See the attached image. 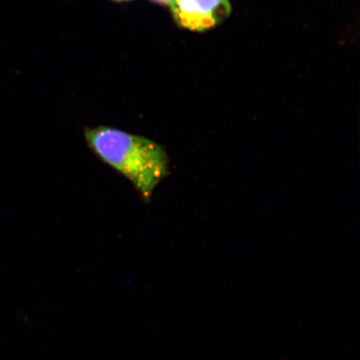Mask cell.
Segmentation results:
<instances>
[{
  "label": "cell",
  "instance_id": "3",
  "mask_svg": "<svg viewBox=\"0 0 360 360\" xmlns=\"http://www.w3.org/2000/svg\"><path fill=\"white\" fill-rule=\"evenodd\" d=\"M150 1L157 4H160V6H169L174 0H150Z\"/></svg>",
  "mask_w": 360,
  "mask_h": 360
},
{
  "label": "cell",
  "instance_id": "2",
  "mask_svg": "<svg viewBox=\"0 0 360 360\" xmlns=\"http://www.w3.org/2000/svg\"><path fill=\"white\" fill-rule=\"evenodd\" d=\"M171 15L179 28L205 32L231 15L229 0H174L169 4Z\"/></svg>",
  "mask_w": 360,
  "mask_h": 360
},
{
  "label": "cell",
  "instance_id": "4",
  "mask_svg": "<svg viewBox=\"0 0 360 360\" xmlns=\"http://www.w3.org/2000/svg\"><path fill=\"white\" fill-rule=\"evenodd\" d=\"M112 1H116V2H125V1H129V0H112Z\"/></svg>",
  "mask_w": 360,
  "mask_h": 360
},
{
  "label": "cell",
  "instance_id": "1",
  "mask_svg": "<svg viewBox=\"0 0 360 360\" xmlns=\"http://www.w3.org/2000/svg\"><path fill=\"white\" fill-rule=\"evenodd\" d=\"M84 135L94 154L127 179L146 202L170 174L165 148L150 139L103 125L85 128Z\"/></svg>",
  "mask_w": 360,
  "mask_h": 360
}]
</instances>
